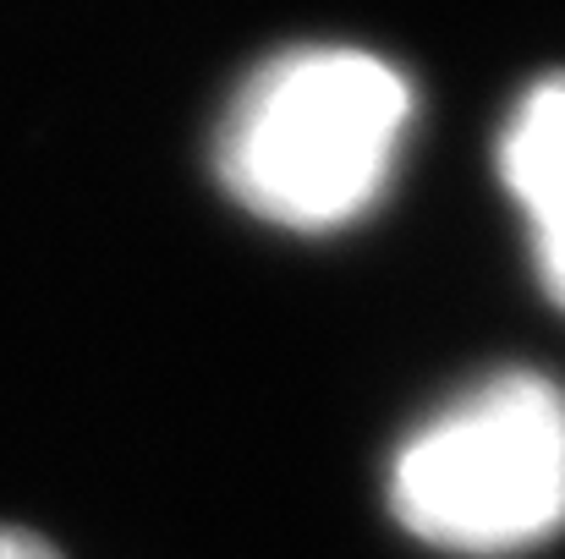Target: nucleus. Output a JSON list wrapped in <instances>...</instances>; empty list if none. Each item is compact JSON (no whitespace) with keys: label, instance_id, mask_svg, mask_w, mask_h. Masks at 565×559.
Listing matches in <instances>:
<instances>
[{"label":"nucleus","instance_id":"nucleus-1","mask_svg":"<svg viewBox=\"0 0 565 559\" xmlns=\"http://www.w3.org/2000/svg\"><path fill=\"white\" fill-rule=\"evenodd\" d=\"M406 121L412 88L390 61L347 44L280 50L236 88L214 171L269 225L335 230L384 192Z\"/></svg>","mask_w":565,"mask_h":559},{"label":"nucleus","instance_id":"nucleus-4","mask_svg":"<svg viewBox=\"0 0 565 559\" xmlns=\"http://www.w3.org/2000/svg\"><path fill=\"white\" fill-rule=\"evenodd\" d=\"M0 559H61L55 544H44L28 527H0Z\"/></svg>","mask_w":565,"mask_h":559},{"label":"nucleus","instance_id":"nucleus-3","mask_svg":"<svg viewBox=\"0 0 565 559\" xmlns=\"http://www.w3.org/2000/svg\"><path fill=\"white\" fill-rule=\"evenodd\" d=\"M500 182L527 219L544 291L565 308V72L539 77L505 116Z\"/></svg>","mask_w":565,"mask_h":559},{"label":"nucleus","instance_id":"nucleus-2","mask_svg":"<svg viewBox=\"0 0 565 559\" xmlns=\"http://www.w3.org/2000/svg\"><path fill=\"white\" fill-rule=\"evenodd\" d=\"M395 522L450 555H516L565 533V389L494 373L417 422L390 461Z\"/></svg>","mask_w":565,"mask_h":559}]
</instances>
